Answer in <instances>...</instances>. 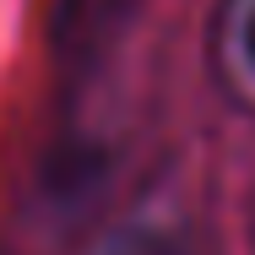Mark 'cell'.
I'll return each instance as SVG.
<instances>
[{"instance_id": "6da1fadb", "label": "cell", "mask_w": 255, "mask_h": 255, "mask_svg": "<svg viewBox=\"0 0 255 255\" xmlns=\"http://www.w3.org/2000/svg\"><path fill=\"white\" fill-rule=\"evenodd\" d=\"M103 255H185V250H179V239L163 234V228H130V234H120Z\"/></svg>"}, {"instance_id": "7a4b0ae2", "label": "cell", "mask_w": 255, "mask_h": 255, "mask_svg": "<svg viewBox=\"0 0 255 255\" xmlns=\"http://www.w3.org/2000/svg\"><path fill=\"white\" fill-rule=\"evenodd\" d=\"M239 44H245V60H250V71H255V0H250V11H245V33H239Z\"/></svg>"}]
</instances>
